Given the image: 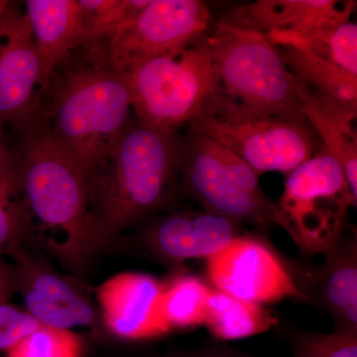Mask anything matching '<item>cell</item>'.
<instances>
[{"label":"cell","mask_w":357,"mask_h":357,"mask_svg":"<svg viewBox=\"0 0 357 357\" xmlns=\"http://www.w3.org/2000/svg\"><path fill=\"white\" fill-rule=\"evenodd\" d=\"M126 74L112 68L102 42L84 40L39 91V115L52 138L88 173L130 119Z\"/></svg>","instance_id":"1"},{"label":"cell","mask_w":357,"mask_h":357,"mask_svg":"<svg viewBox=\"0 0 357 357\" xmlns=\"http://www.w3.org/2000/svg\"><path fill=\"white\" fill-rule=\"evenodd\" d=\"M182 136L130 117L86 173L89 215L105 245L166 206L178 189Z\"/></svg>","instance_id":"2"},{"label":"cell","mask_w":357,"mask_h":357,"mask_svg":"<svg viewBox=\"0 0 357 357\" xmlns=\"http://www.w3.org/2000/svg\"><path fill=\"white\" fill-rule=\"evenodd\" d=\"M14 129L20 136L13 151L25 206L62 234L55 253L82 273L105 246L89 215L86 173L52 138L38 109Z\"/></svg>","instance_id":"3"},{"label":"cell","mask_w":357,"mask_h":357,"mask_svg":"<svg viewBox=\"0 0 357 357\" xmlns=\"http://www.w3.org/2000/svg\"><path fill=\"white\" fill-rule=\"evenodd\" d=\"M206 41L215 98L245 114L307 123L295 79L266 36L222 20L213 26Z\"/></svg>","instance_id":"4"},{"label":"cell","mask_w":357,"mask_h":357,"mask_svg":"<svg viewBox=\"0 0 357 357\" xmlns=\"http://www.w3.org/2000/svg\"><path fill=\"white\" fill-rule=\"evenodd\" d=\"M259 175L241 157L204 134L182 136L178 189L204 211L259 229L274 227V206Z\"/></svg>","instance_id":"5"},{"label":"cell","mask_w":357,"mask_h":357,"mask_svg":"<svg viewBox=\"0 0 357 357\" xmlns=\"http://www.w3.org/2000/svg\"><path fill=\"white\" fill-rule=\"evenodd\" d=\"M356 204L342 166L321 146L288 174L275 203L274 225L304 255H326L344 236L347 211Z\"/></svg>","instance_id":"6"},{"label":"cell","mask_w":357,"mask_h":357,"mask_svg":"<svg viewBox=\"0 0 357 357\" xmlns=\"http://www.w3.org/2000/svg\"><path fill=\"white\" fill-rule=\"evenodd\" d=\"M206 38L175 55L147 59L126 72L134 117L161 133H178L215 91Z\"/></svg>","instance_id":"7"},{"label":"cell","mask_w":357,"mask_h":357,"mask_svg":"<svg viewBox=\"0 0 357 357\" xmlns=\"http://www.w3.org/2000/svg\"><path fill=\"white\" fill-rule=\"evenodd\" d=\"M185 126L229 148L258 175L292 172L321 147L309 123L245 114L213 95L201 114Z\"/></svg>","instance_id":"8"},{"label":"cell","mask_w":357,"mask_h":357,"mask_svg":"<svg viewBox=\"0 0 357 357\" xmlns=\"http://www.w3.org/2000/svg\"><path fill=\"white\" fill-rule=\"evenodd\" d=\"M213 25L206 2L150 0L132 20L96 38L112 68L126 74L147 59L175 55L201 43Z\"/></svg>","instance_id":"9"},{"label":"cell","mask_w":357,"mask_h":357,"mask_svg":"<svg viewBox=\"0 0 357 357\" xmlns=\"http://www.w3.org/2000/svg\"><path fill=\"white\" fill-rule=\"evenodd\" d=\"M206 273L211 288L255 304L309 299L285 260L258 236L236 237L206 258Z\"/></svg>","instance_id":"10"},{"label":"cell","mask_w":357,"mask_h":357,"mask_svg":"<svg viewBox=\"0 0 357 357\" xmlns=\"http://www.w3.org/2000/svg\"><path fill=\"white\" fill-rule=\"evenodd\" d=\"M0 123L17 128L38 107L43 70L25 13L9 2L0 20Z\"/></svg>","instance_id":"11"},{"label":"cell","mask_w":357,"mask_h":357,"mask_svg":"<svg viewBox=\"0 0 357 357\" xmlns=\"http://www.w3.org/2000/svg\"><path fill=\"white\" fill-rule=\"evenodd\" d=\"M7 255L14 262V292L20 294L26 312L41 325L70 331L95 325L96 312L89 300L50 267L26 252L21 241Z\"/></svg>","instance_id":"12"},{"label":"cell","mask_w":357,"mask_h":357,"mask_svg":"<svg viewBox=\"0 0 357 357\" xmlns=\"http://www.w3.org/2000/svg\"><path fill=\"white\" fill-rule=\"evenodd\" d=\"M165 284L151 275L124 272L96 288L103 321L116 337L150 340L170 333L161 314Z\"/></svg>","instance_id":"13"},{"label":"cell","mask_w":357,"mask_h":357,"mask_svg":"<svg viewBox=\"0 0 357 357\" xmlns=\"http://www.w3.org/2000/svg\"><path fill=\"white\" fill-rule=\"evenodd\" d=\"M241 225L206 211H175L148 223L142 239L152 255L177 266L222 250L241 236Z\"/></svg>","instance_id":"14"},{"label":"cell","mask_w":357,"mask_h":357,"mask_svg":"<svg viewBox=\"0 0 357 357\" xmlns=\"http://www.w3.org/2000/svg\"><path fill=\"white\" fill-rule=\"evenodd\" d=\"M356 1L258 0L236 6L225 22L266 37L300 36L351 21Z\"/></svg>","instance_id":"15"},{"label":"cell","mask_w":357,"mask_h":357,"mask_svg":"<svg viewBox=\"0 0 357 357\" xmlns=\"http://www.w3.org/2000/svg\"><path fill=\"white\" fill-rule=\"evenodd\" d=\"M25 14L43 70L44 84L55 68L86 39L79 0H28Z\"/></svg>","instance_id":"16"},{"label":"cell","mask_w":357,"mask_h":357,"mask_svg":"<svg viewBox=\"0 0 357 357\" xmlns=\"http://www.w3.org/2000/svg\"><path fill=\"white\" fill-rule=\"evenodd\" d=\"M289 72L340 121L354 128L356 119L357 75L351 74L312 52L277 47Z\"/></svg>","instance_id":"17"},{"label":"cell","mask_w":357,"mask_h":357,"mask_svg":"<svg viewBox=\"0 0 357 357\" xmlns=\"http://www.w3.org/2000/svg\"><path fill=\"white\" fill-rule=\"evenodd\" d=\"M317 296L337 325V330L357 333L356 236L342 237L326 253L317 274Z\"/></svg>","instance_id":"18"},{"label":"cell","mask_w":357,"mask_h":357,"mask_svg":"<svg viewBox=\"0 0 357 357\" xmlns=\"http://www.w3.org/2000/svg\"><path fill=\"white\" fill-rule=\"evenodd\" d=\"M204 325L213 337L236 340L266 333L278 319L263 305L211 287Z\"/></svg>","instance_id":"19"},{"label":"cell","mask_w":357,"mask_h":357,"mask_svg":"<svg viewBox=\"0 0 357 357\" xmlns=\"http://www.w3.org/2000/svg\"><path fill=\"white\" fill-rule=\"evenodd\" d=\"M294 79L303 115L318 137L321 138V146L342 166L349 189L357 198L356 131L342 126L330 110L317 100L304 84L295 77Z\"/></svg>","instance_id":"20"},{"label":"cell","mask_w":357,"mask_h":357,"mask_svg":"<svg viewBox=\"0 0 357 357\" xmlns=\"http://www.w3.org/2000/svg\"><path fill=\"white\" fill-rule=\"evenodd\" d=\"M211 287L198 277L178 274L165 284L161 314L169 330H185L204 324Z\"/></svg>","instance_id":"21"},{"label":"cell","mask_w":357,"mask_h":357,"mask_svg":"<svg viewBox=\"0 0 357 357\" xmlns=\"http://www.w3.org/2000/svg\"><path fill=\"white\" fill-rule=\"evenodd\" d=\"M267 39L275 47H292L312 52L342 70L357 75V26L352 21L312 34Z\"/></svg>","instance_id":"22"},{"label":"cell","mask_w":357,"mask_h":357,"mask_svg":"<svg viewBox=\"0 0 357 357\" xmlns=\"http://www.w3.org/2000/svg\"><path fill=\"white\" fill-rule=\"evenodd\" d=\"M150 0H79L86 39L102 36L132 20Z\"/></svg>","instance_id":"23"},{"label":"cell","mask_w":357,"mask_h":357,"mask_svg":"<svg viewBox=\"0 0 357 357\" xmlns=\"http://www.w3.org/2000/svg\"><path fill=\"white\" fill-rule=\"evenodd\" d=\"M83 342L76 333L41 326L7 351V357H82Z\"/></svg>","instance_id":"24"},{"label":"cell","mask_w":357,"mask_h":357,"mask_svg":"<svg viewBox=\"0 0 357 357\" xmlns=\"http://www.w3.org/2000/svg\"><path fill=\"white\" fill-rule=\"evenodd\" d=\"M294 357H357V333H302L295 338Z\"/></svg>","instance_id":"25"},{"label":"cell","mask_w":357,"mask_h":357,"mask_svg":"<svg viewBox=\"0 0 357 357\" xmlns=\"http://www.w3.org/2000/svg\"><path fill=\"white\" fill-rule=\"evenodd\" d=\"M41 326L29 312L8 303L0 304V351H10Z\"/></svg>","instance_id":"26"},{"label":"cell","mask_w":357,"mask_h":357,"mask_svg":"<svg viewBox=\"0 0 357 357\" xmlns=\"http://www.w3.org/2000/svg\"><path fill=\"white\" fill-rule=\"evenodd\" d=\"M21 194L17 161L13 149L0 160V203Z\"/></svg>","instance_id":"27"},{"label":"cell","mask_w":357,"mask_h":357,"mask_svg":"<svg viewBox=\"0 0 357 357\" xmlns=\"http://www.w3.org/2000/svg\"><path fill=\"white\" fill-rule=\"evenodd\" d=\"M14 292L13 267L0 256V304L8 303Z\"/></svg>","instance_id":"28"},{"label":"cell","mask_w":357,"mask_h":357,"mask_svg":"<svg viewBox=\"0 0 357 357\" xmlns=\"http://www.w3.org/2000/svg\"><path fill=\"white\" fill-rule=\"evenodd\" d=\"M8 151L6 146V139H4V126L0 123V160L6 156V154Z\"/></svg>","instance_id":"29"},{"label":"cell","mask_w":357,"mask_h":357,"mask_svg":"<svg viewBox=\"0 0 357 357\" xmlns=\"http://www.w3.org/2000/svg\"><path fill=\"white\" fill-rule=\"evenodd\" d=\"M8 4V1H0V20H1L2 14H3L4 9H6V7ZM2 40V34L1 31H0V42H1Z\"/></svg>","instance_id":"30"},{"label":"cell","mask_w":357,"mask_h":357,"mask_svg":"<svg viewBox=\"0 0 357 357\" xmlns=\"http://www.w3.org/2000/svg\"><path fill=\"white\" fill-rule=\"evenodd\" d=\"M189 357H202V356H189ZM204 357H211V356H204ZM213 357H220V356H213Z\"/></svg>","instance_id":"31"}]
</instances>
